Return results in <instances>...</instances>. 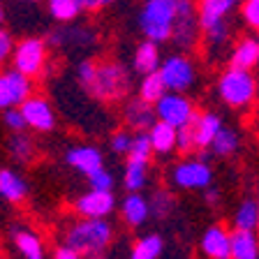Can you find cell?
Listing matches in <instances>:
<instances>
[{
    "label": "cell",
    "instance_id": "cell-3",
    "mask_svg": "<svg viewBox=\"0 0 259 259\" xmlns=\"http://www.w3.org/2000/svg\"><path fill=\"white\" fill-rule=\"evenodd\" d=\"M178 0H146L139 12V28L146 39L162 44L171 39Z\"/></svg>",
    "mask_w": 259,
    "mask_h": 259
},
{
    "label": "cell",
    "instance_id": "cell-17",
    "mask_svg": "<svg viewBox=\"0 0 259 259\" xmlns=\"http://www.w3.org/2000/svg\"><path fill=\"white\" fill-rule=\"evenodd\" d=\"M236 3L238 0H197L201 32L213 28V26H218V23H222V21H227V16L234 12Z\"/></svg>",
    "mask_w": 259,
    "mask_h": 259
},
{
    "label": "cell",
    "instance_id": "cell-12",
    "mask_svg": "<svg viewBox=\"0 0 259 259\" xmlns=\"http://www.w3.org/2000/svg\"><path fill=\"white\" fill-rule=\"evenodd\" d=\"M116 206V197L111 190H91L81 194L74 204V210L81 218H93V220H104Z\"/></svg>",
    "mask_w": 259,
    "mask_h": 259
},
{
    "label": "cell",
    "instance_id": "cell-29",
    "mask_svg": "<svg viewBox=\"0 0 259 259\" xmlns=\"http://www.w3.org/2000/svg\"><path fill=\"white\" fill-rule=\"evenodd\" d=\"M164 93H169V91H167V86H164V79L160 76V72H151V74L141 76V83H139V97L141 100L155 104Z\"/></svg>",
    "mask_w": 259,
    "mask_h": 259
},
{
    "label": "cell",
    "instance_id": "cell-8",
    "mask_svg": "<svg viewBox=\"0 0 259 259\" xmlns=\"http://www.w3.org/2000/svg\"><path fill=\"white\" fill-rule=\"evenodd\" d=\"M157 72L164 79L169 93H185L197 79V67L185 54H174L164 58Z\"/></svg>",
    "mask_w": 259,
    "mask_h": 259
},
{
    "label": "cell",
    "instance_id": "cell-21",
    "mask_svg": "<svg viewBox=\"0 0 259 259\" xmlns=\"http://www.w3.org/2000/svg\"><path fill=\"white\" fill-rule=\"evenodd\" d=\"M120 213H123V220L127 222L130 227H141L151 218V204H148V199L141 197L139 192H130L123 199Z\"/></svg>",
    "mask_w": 259,
    "mask_h": 259
},
{
    "label": "cell",
    "instance_id": "cell-10",
    "mask_svg": "<svg viewBox=\"0 0 259 259\" xmlns=\"http://www.w3.org/2000/svg\"><path fill=\"white\" fill-rule=\"evenodd\" d=\"M174 183L183 190H206L210 188V181H213V171H210L208 162L204 160H185L178 162L174 167Z\"/></svg>",
    "mask_w": 259,
    "mask_h": 259
},
{
    "label": "cell",
    "instance_id": "cell-23",
    "mask_svg": "<svg viewBox=\"0 0 259 259\" xmlns=\"http://www.w3.org/2000/svg\"><path fill=\"white\" fill-rule=\"evenodd\" d=\"M229 259H259L257 232L234 229L232 232V254H229Z\"/></svg>",
    "mask_w": 259,
    "mask_h": 259
},
{
    "label": "cell",
    "instance_id": "cell-13",
    "mask_svg": "<svg viewBox=\"0 0 259 259\" xmlns=\"http://www.w3.org/2000/svg\"><path fill=\"white\" fill-rule=\"evenodd\" d=\"M19 109H21L28 127L35 130V132H51V130L56 127V113H54V109H51V104H49L42 95L28 97Z\"/></svg>",
    "mask_w": 259,
    "mask_h": 259
},
{
    "label": "cell",
    "instance_id": "cell-5",
    "mask_svg": "<svg viewBox=\"0 0 259 259\" xmlns=\"http://www.w3.org/2000/svg\"><path fill=\"white\" fill-rule=\"evenodd\" d=\"M201 21H199V7L197 0H178L176 21H174V35L171 42L176 47L192 51L201 39Z\"/></svg>",
    "mask_w": 259,
    "mask_h": 259
},
{
    "label": "cell",
    "instance_id": "cell-26",
    "mask_svg": "<svg viewBox=\"0 0 259 259\" xmlns=\"http://www.w3.org/2000/svg\"><path fill=\"white\" fill-rule=\"evenodd\" d=\"M7 148H10V155L21 164L32 162L35 153H37V146L32 141V137H28L26 132H12L10 141H7Z\"/></svg>",
    "mask_w": 259,
    "mask_h": 259
},
{
    "label": "cell",
    "instance_id": "cell-43",
    "mask_svg": "<svg viewBox=\"0 0 259 259\" xmlns=\"http://www.w3.org/2000/svg\"><path fill=\"white\" fill-rule=\"evenodd\" d=\"M54 259H83V254L72 250L70 245H60V248L54 252Z\"/></svg>",
    "mask_w": 259,
    "mask_h": 259
},
{
    "label": "cell",
    "instance_id": "cell-42",
    "mask_svg": "<svg viewBox=\"0 0 259 259\" xmlns=\"http://www.w3.org/2000/svg\"><path fill=\"white\" fill-rule=\"evenodd\" d=\"M81 7H83V12H100L104 10V7L113 5L116 0H79Z\"/></svg>",
    "mask_w": 259,
    "mask_h": 259
},
{
    "label": "cell",
    "instance_id": "cell-37",
    "mask_svg": "<svg viewBox=\"0 0 259 259\" xmlns=\"http://www.w3.org/2000/svg\"><path fill=\"white\" fill-rule=\"evenodd\" d=\"M132 139L135 135H130L127 130H118V132H113L111 137V151L118 153V155H130V148H132Z\"/></svg>",
    "mask_w": 259,
    "mask_h": 259
},
{
    "label": "cell",
    "instance_id": "cell-19",
    "mask_svg": "<svg viewBox=\"0 0 259 259\" xmlns=\"http://www.w3.org/2000/svg\"><path fill=\"white\" fill-rule=\"evenodd\" d=\"M162 65V56H160V44L153 42V39H144L139 47L135 49V56H132V67L135 72H139L141 76L157 72Z\"/></svg>",
    "mask_w": 259,
    "mask_h": 259
},
{
    "label": "cell",
    "instance_id": "cell-45",
    "mask_svg": "<svg viewBox=\"0 0 259 259\" xmlns=\"http://www.w3.org/2000/svg\"><path fill=\"white\" fill-rule=\"evenodd\" d=\"M3 19H5V7H3V0H0V23H3Z\"/></svg>",
    "mask_w": 259,
    "mask_h": 259
},
{
    "label": "cell",
    "instance_id": "cell-33",
    "mask_svg": "<svg viewBox=\"0 0 259 259\" xmlns=\"http://www.w3.org/2000/svg\"><path fill=\"white\" fill-rule=\"evenodd\" d=\"M148 204H151V215L157 218V220H164L174 210V197L167 190H155V192L151 194Z\"/></svg>",
    "mask_w": 259,
    "mask_h": 259
},
{
    "label": "cell",
    "instance_id": "cell-16",
    "mask_svg": "<svg viewBox=\"0 0 259 259\" xmlns=\"http://www.w3.org/2000/svg\"><path fill=\"white\" fill-rule=\"evenodd\" d=\"M225 127L222 125V118L218 113L213 111H204V113H197V118L192 123V132H194V146L204 151V148H210L213 141H215L218 132Z\"/></svg>",
    "mask_w": 259,
    "mask_h": 259
},
{
    "label": "cell",
    "instance_id": "cell-20",
    "mask_svg": "<svg viewBox=\"0 0 259 259\" xmlns=\"http://www.w3.org/2000/svg\"><path fill=\"white\" fill-rule=\"evenodd\" d=\"M229 65L232 67H241V70H250V72H252V67H257L259 65V32L257 35H250V37H243L232 49Z\"/></svg>",
    "mask_w": 259,
    "mask_h": 259
},
{
    "label": "cell",
    "instance_id": "cell-31",
    "mask_svg": "<svg viewBox=\"0 0 259 259\" xmlns=\"http://www.w3.org/2000/svg\"><path fill=\"white\" fill-rule=\"evenodd\" d=\"M238 146H241V139H238L236 130L222 127L220 132H218L213 146H210V153H213V155H220V157H227V155H234V153L238 151Z\"/></svg>",
    "mask_w": 259,
    "mask_h": 259
},
{
    "label": "cell",
    "instance_id": "cell-35",
    "mask_svg": "<svg viewBox=\"0 0 259 259\" xmlns=\"http://www.w3.org/2000/svg\"><path fill=\"white\" fill-rule=\"evenodd\" d=\"M95 74H97V63L95 60L86 58V60H81V63L76 65V79H79V83L86 88V91H91L93 81H95Z\"/></svg>",
    "mask_w": 259,
    "mask_h": 259
},
{
    "label": "cell",
    "instance_id": "cell-25",
    "mask_svg": "<svg viewBox=\"0 0 259 259\" xmlns=\"http://www.w3.org/2000/svg\"><path fill=\"white\" fill-rule=\"evenodd\" d=\"M28 194V185L21 176L12 169H0V197L12 204L23 201Z\"/></svg>",
    "mask_w": 259,
    "mask_h": 259
},
{
    "label": "cell",
    "instance_id": "cell-7",
    "mask_svg": "<svg viewBox=\"0 0 259 259\" xmlns=\"http://www.w3.org/2000/svg\"><path fill=\"white\" fill-rule=\"evenodd\" d=\"M155 113H157V120H164V123L174 125L176 130L188 127L197 118L194 104L183 93H164L155 102Z\"/></svg>",
    "mask_w": 259,
    "mask_h": 259
},
{
    "label": "cell",
    "instance_id": "cell-9",
    "mask_svg": "<svg viewBox=\"0 0 259 259\" xmlns=\"http://www.w3.org/2000/svg\"><path fill=\"white\" fill-rule=\"evenodd\" d=\"M35 95L32 79L19 70H5L0 72V109L7 111L12 107H21L28 97Z\"/></svg>",
    "mask_w": 259,
    "mask_h": 259
},
{
    "label": "cell",
    "instance_id": "cell-44",
    "mask_svg": "<svg viewBox=\"0 0 259 259\" xmlns=\"http://www.w3.org/2000/svg\"><path fill=\"white\" fill-rule=\"evenodd\" d=\"M204 199L208 201L210 206H213V204H218V199H220V194H218V190H215V188H206V190H204Z\"/></svg>",
    "mask_w": 259,
    "mask_h": 259
},
{
    "label": "cell",
    "instance_id": "cell-40",
    "mask_svg": "<svg viewBox=\"0 0 259 259\" xmlns=\"http://www.w3.org/2000/svg\"><path fill=\"white\" fill-rule=\"evenodd\" d=\"M14 49L16 47H14V39H12V32L0 26V67L14 56Z\"/></svg>",
    "mask_w": 259,
    "mask_h": 259
},
{
    "label": "cell",
    "instance_id": "cell-27",
    "mask_svg": "<svg viewBox=\"0 0 259 259\" xmlns=\"http://www.w3.org/2000/svg\"><path fill=\"white\" fill-rule=\"evenodd\" d=\"M259 227V201L245 199L234 213V229H245V232H257Z\"/></svg>",
    "mask_w": 259,
    "mask_h": 259
},
{
    "label": "cell",
    "instance_id": "cell-28",
    "mask_svg": "<svg viewBox=\"0 0 259 259\" xmlns=\"http://www.w3.org/2000/svg\"><path fill=\"white\" fill-rule=\"evenodd\" d=\"M148 164H151V162L127 157L125 174H123V183L130 192H139V190L146 185V181H148Z\"/></svg>",
    "mask_w": 259,
    "mask_h": 259
},
{
    "label": "cell",
    "instance_id": "cell-30",
    "mask_svg": "<svg viewBox=\"0 0 259 259\" xmlns=\"http://www.w3.org/2000/svg\"><path fill=\"white\" fill-rule=\"evenodd\" d=\"M49 12H51V16H54L56 21L70 23L79 19L83 7H81L79 0H49Z\"/></svg>",
    "mask_w": 259,
    "mask_h": 259
},
{
    "label": "cell",
    "instance_id": "cell-18",
    "mask_svg": "<svg viewBox=\"0 0 259 259\" xmlns=\"http://www.w3.org/2000/svg\"><path fill=\"white\" fill-rule=\"evenodd\" d=\"M65 160H67L70 167H74L76 171L86 174V176H91L93 171H97V169L104 167L102 153L97 151L95 146H74V148L67 151Z\"/></svg>",
    "mask_w": 259,
    "mask_h": 259
},
{
    "label": "cell",
    "instance_id": "cell-39",
    "mask_svg": "<svg viewBox=\"0 0 259 259\" xmlns=\"http://www.w3.org/2000/svg\"><path fill=\"white\" fill-rule=\"evenodd\" d=\"M88 178V183H91L93 190H111L113 188V176L111 171H107V169H97V171H93Z\"/></svg>",
    "mask_w": 259,
    "mask_h": 259
},
{
    "label": "cell",
    "instance_id": "cell-11",
    "mask_svg": "<svg viewBox=\"0 0 259 259\" xmlns=\"http://www.w3.org/2000/svg\"><path fill=\"white\" fill-rule=\"evenodd\" d=\"M97 42V35L93 28L88 26H79V23H72V26H58L54 30H49L47 35V44L51 47H70V49H91Z\"/></svg>",
    "mask_w": 259,
    "mask_h": 259
},
{
    "label": "cell",
    "instance_id": "cell-34",
    "mask_svg": "<svg viewBox=\"0 0 259 259\" xmlns=\"http://www.w3.org/2000/svg\"><path fill=\"white\" fill-rule=\"evenodd\" d=\"M153 144H151V137L148 132H137L135 139H132V148H130V155L132 160H144V162H151L153 157Z\"/></svg>",
    "mask_w": 259,
    "mask_h": 259
},
{
    "label": "cell",
    "instance_id": "cell-32",
    "mask_svg": "<svg viewBox=\"0 0 259 259\" xmlns=\"http://www.w3.org/2000/svg\"><path fill=\"white\" fill-rule=\"evenodd\" d=\"M162 238L157 234H151V236H144L135 243V248L130 252V259H157L162 252Z\"/></svg>",
    "mask_w": 259,
    "mask_h": 259
},
{
    "label": "cell",
    "instance_id": "cell-2",
    "mask_svg": "<svg viewBox=\"0 0 259 259\" xmlns=\"http://www.w3.org/2000/svg\"><path fill=\"white\" fill-rule=\"evenodd\" d=\"M218 95L232 109H248L259 95V81L250 70L227 67L218 81Z\"/></svg>",
    "mask_w": 259,
    "mask_h": 259
},
{
    "label": "cell",
    "instance_id": "cell-14",
    "mask_svg": "<svg viewBox=\"0 0 259 259\" xmlns=\"http://www.w3.org/2000/svg\"><path fill=\"white\" fill-rule=\"evenodd\" d=\"M123 118L130 130H135V132H148V130L157 123L155 104L146 102L141 97H132L123 107Z\"/></svg>",
    "mask_w": 259,
    "mask_h": 259
},
{
    "label": "cell",
    "instance_id": "cell-6",
    "mask_svg": "<svg viewBox=\"0 0 259 259\" xmlns=\"http://www.w3.org/2000/svg\"><path fill=\"white\" fill-rule=\"evenodd\" d=\"M47 39L42 37H26L16 44L14 56H12V67L19 72H23L26 76H42L44 67L49 60L47 51Z\"/></svg>",
    "mask_w": 259,
    "mask_h": 259
},
{
    "label": "cell",
    "instance_id": "cell-38",
    "mask_svg": "<svg viewBox=\"0 0 259 259\" xmlns=\"http://www.w3.org/2000/svg\"><path fill=\"white\" fill-rule=\"evenodd\" d=\"M3 120H5V125L12 130V132H23V130L28 127V123H26V118H23V113L19 107L7 109V111L3 113Z\"/></svg>",
    "mask_w": 259,
    "mask_h": 259
},
{
    "label": "cell",
    "instance_id": "cell-47",
    "mask_svg": "<svg viewBox=\"0 0 259 259\" xmlns=\"http://www.w3.org/2000/svg\"><path fill=\"white\" fill-rule=\"evenodd\" d=\"M257 81H259V79H257Z\"/></svg>",
    "mask_w": 259,
    "mask_h": 259
},
{
    "label": "cell",
    "instance_id": "cell-1",
    "mask_svg": "<svg viewBox=\"0 0 259 259\" xmlns=\"http://www.w3.org/2000/svg\"><path fill=\"white\" fill-rule=\"evenodd\" d=\"M113 238V229L107 220H93L83 218L81 222L72 225L65 234V245H70L83 257H100L109 248Z\"/></svg>",
    "mask_w": 259,
    "mask_h": 259
},
{
    "label": "cell",
    "instance_id": "cell-24",
    "mask_svg": "<svg viewBox=\"0 0 259 259\" xmlns=\"http://www.w3.org/2000/svg\"><path fill=\"white\" fill-rule=\"evenodd\" d=\"M12 241H14L16 250L23 254V259H44V243L35 232L14 227L12 229Z\"/></svg>",
    "mask_w": 259,
    "mask_h": 259
},
{
    "label": "cell",
    "instance_id": "cell-4",
    "mask_svg": "<svg viewBox=\"0 0 259 259\" xmlns=\"http://www.w3.org/2000/svg\"><path fill=\"white\" fill-rule=\"evenodd\" d=\"M130 74L120 63L116 60H102L97 63V74L91 86V95L100 102H118L130 93Z\"/></svg>",
    "mask_w": 259,
    "mask_h": 259
},
{
    "label": "cell",
    "instance_id": "cell-22",
    "mask_svg": "<svg viewBox=\"0 0 259 259\" xmlns=\"http://www.w3.org/2000/svg\"><path fill=\"white\" fill-rule=\"evenodd\" d=\"M148 137H151L153 151L157 155H169L171 151H176L178 144V130L174 125L164 123V120H157L151 130H148Z\"/></svg>",
    "mask_w": 259,
    "mask_h": 259
},
{
    "label": "cell",
    "instance_id": "cell-36",
    "mask_svg": "<svg viewBox=\"0 0 259 259\" xmlns=\"http://www.w3.org/2000/svg\"><path fill=\"white\" fill-rule=\"evenodd\" d=\"M241 16L245 21V26L252 28L254 32H259V0H243Z\"/></svg>",
    "mask_w": 259,
    "mask_h": 259
},
{
    "label": "cell",
    "instance_id": "cell-46",
    "mask_svg": "<svg viewBox=\"0 0 259 259\" xmlns=\"http://www.w3.org/2000/svg\"><path fill=\"white\" fill-rule=\"evenodd\" d=\"M91 259H102V257H91Z\"/></svg>",
    "mask_w": 259,
    "mask_h": 259
},
{
    "label": "cell",
    "instance_id": "cell-41",
    "mask_svg": "<svg viewBox=\"0 0 259 259\" xmlns=\"http://www.w3.org/2000/svg\"><path fill=\"white\" fill-rule=\"evenodd\" d=\"M176 148L181 153H190L192 148H197L194 146V132H192V125H188V127H181L178 130V144Z\"/></svg>",
    "mask_w": 259,
    "mask_h": 259
},
{
    "label": "cell",
    "instance_id": "cell-15",
    "mask_svg": "<svg viewBox=\"0 0 259 259\" xmlns=\"http://www.w3.org/2000/svg\"><path fill=\"white\" fill-rule=\"evenodd\" d=\"M201 252L208 259H229L232 254V232L222 225L208 227L201 236Z\"/></svg>",
    "mask_w": 259,
    "mask_h": 259
}]
</instances>
